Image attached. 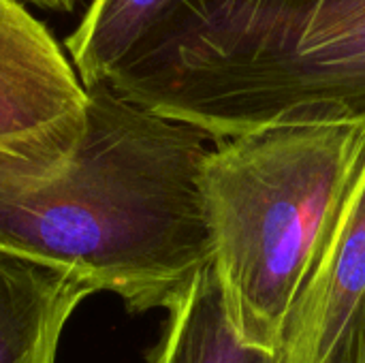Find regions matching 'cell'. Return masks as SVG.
Instances as JSON below:
<instances>
[{
  "label": "cell",
  "instance_id": "30bf717a",
  "mask_svg": "<svg viewBox=\"0 0 365 363\" xmlns=\"http://www.w3.org/2000/svg\"><path fill=\"white\" fill-rule=\"evenodd\" d=\"M32 4H38L43 9H53V11H71L75 6V0H26Z\"/></svg>",
  "mask_w": 365,
  "mask_h": 363
},
{
  "label": "cell",
  "instance_id": "8992f818",
  "mask_svg": "<svg viewBox=\"0 0 365 363\" xmlns=\"http://www.w3.org/2000/svg\"><path fill=\"white\" fill-rule=\"evenodd\" d=\"M96 287L77 272L0 250V363H53L62 329Z\"/></svg>",
  "mask_w": 365,
  "mask_h": 363
},
{
  "label": "cell",
  "instance_id": "5b68a950",
  "mask_svg": "<svg viewBox=\"0 0 365 363\" xmlns=\"http://www.w3.org/2000/svg\"><path fill=\"white\" fill-rule=\"evenodd\" d=\"M365 295V160L282 332L278 363H323Z\"/></svg>",
  "mask_w": 365,
  "mask_h": 363
},
{
  "label": "cell",
  "instance_id": "7a4b0ae2",
  "mask_svg": "<svg viewBox=\"0 0 365 363\" xmlns=\"http://www.w3.org/2000/svg\"><path fill=\"white\" fill-rule=\"evenodd\" d=\"M107 81L214 141L365 126V0H169Z\"/></svg>",
  "mask_w": 365,
  "mask_h": 363
},
{
  "label": "cell",
  "instance_id": "277c9868",
  "mask_svg": "<svg viewBox=\"0 0 365 363\" xmlns=\"http://www.w3.org/2000/svg\"><path fill=\"white\" fill-rule=\"evenodd\" d=\"M88 120V88L21 0H0V154L62 165Z\"/></svg>",
  "mask_w": 365,
  "mask_h": 363
},
{
  "label": "cell",
  "instance_id": "52a82bcc",
  "mask_svg": "<svg viewBox=\"0 0 365 363\" xmlns=\"http://www.w3.org/2000/svg\"><path fill=\"white\" fill-rule=\"evenodd\" d=\"M167 312L148 363H278L276 351L252 347L237 334L214 259Z\"/></svg>",
  "mask_w": 365,
  "mask_h": 363
},
{
  "label": "cell",
  "instance_id": "6da1fadb",
  "mask_svg": "<svg viewBox=\"0 0 365 363\" xmlns=\"http://www.w3.org/2000/svg\"><path fill=\"white\" fill-rule=\"evenodd\" d=\"M207 139L109 81L88 88L86 133L66 163L0 154V250L77 272L130 312L169 310L214 259Z\"/></svg>",
  "mask_w": 365,
  "mask_h": 363
},
{
  "label": "cell",
  "instance_id": "9c48e42d",
  "mask_svg": "<svg viewBox=\"0 0 365 363\" xmlns=\"http://www.w3.org/2000/svg\"><path fill=\"white\" fill-rule=\"evenodd\" d=\"M323 363H365V295Z\"/></svg>",
  "mask_w": 365,
  "mask_h": 363
},
{
  "label": "cell",
  "instance_id": "ba28073f",
  "mask_svg": "<svg viewBox=\"0 0 365 363\" xmlns=\"http://www.w3.org/2000/svg\"><path fill=\"white\" fill-rule=\"evenodd\" d=\"M169 0H92L66 49L86 88L107 81Z\"/></svg>",
  "mask_w": 365,
  "mask_h": 363
},
{
  "label": "cell",
  "instance_id": "3957f363",
  "mask_svg": "<svg viewBox=\"0 0 365 363\" xmlns=\"http://www.w3.org/2000/svg\"><path fill=\"white\" fill-rule=\"evenodd\" d=\"M365 160L361 124H282L216 139L201 173L214 263L237 334L276 351Z\"/></svg>",
  "mask_w": 365,
  "mask_h": 363
}]
</instances>
